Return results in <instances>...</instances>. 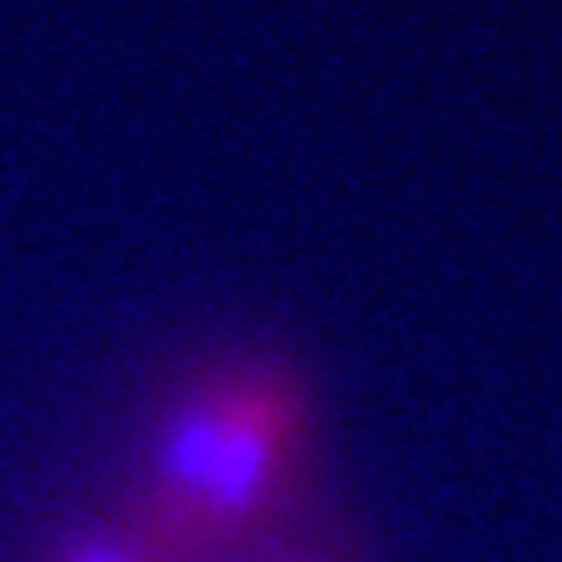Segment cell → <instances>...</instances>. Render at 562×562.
Wrapping results in <instances>:
<instances>
[{
	"label": "cell",
	"mask_w": 562,
	"mask_h": 562,
	"mask_svg": "<svg viewBox=\"0 0 562 562\" xmlns=\"http://www.w3.org/2000/svg\"><path fill=\"white\" fill-rule=\"evenodd\" d=\"M42 562H172V558H161L157 547H146L131 526L100 521V526H74V531H63L58 542L47 547Z\"/></svg>",
	"instance_id": "cell-2"
},
{
	"label": "cell",
	"mask_w": 562,
	"mask_h": 562,
	"mask_svg": "<svg viewBox=\"0 0 562 562\" xmlns=\"http://www.w3.org/2000/svg\"><path fill=\"white\" fill-rule=\"evenodd\" d=\"M261 562H344V558L328 552V547H313V542H281L277 552H266Z\"/></svg>",
	"instance_id": "cell-3"
},
{
	"label": "cell",
	"mask_w": 562,
	"mask_h": 562,
	"mask_svg": "<svg viewBox=\"0 0 562 562\" xmlns=\"http://www.w3.org/2000/svg\"><path fill=\"white\" fill-rule=\"evenodd\" d=\"M313 385L277 355H229L182 375L146 422L115 516L172 562H224L297 505L313 463Z\"/></svg>",
	"instance_id": "cell-1"
}]
</instances>
